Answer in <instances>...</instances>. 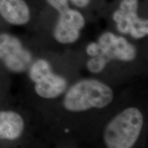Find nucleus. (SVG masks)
<instances>
[{
  "instance_id": "1",
  "label": "nucleus",
  "mask_w": 148,
  "mask_h": 148,
  "mask_svg": "<svg viewBox=\"0 0 148 148\" xmlns=\"http://www.w3.org/2000/svg\"><path fill=\"white\" fill-rule=\"evenodd\" d=\"M112 99L113 92L107 85L95 79H85L68 90L64 106L70 111L79 112L92 108H104Z\"/></svg>"
},
{
  "instance_id": "2",
  "label": "nucleus",
  "mask_w": 148,
  "mask_h": 148,
  "mask_svg": "<svg viewBox=\"0 0 148 148\" xmlns=\"http://www.w3.org/2000/svg\"><path fill=\"white\" fill-rule=\"evenodd\" d=\"M143 124V117L138 109H125L106 126L105 143L109 148L132 147L139 136Z\"/></svg>"
},
{
  "instance_id": "3",
  "label": "nucleus",
  "mask_w": 148,
  "mask_h": 148,
  "mask_svg": "<svg viewBox=\"0 0 148 148\" xmlns=\"http://www.w3.org/2000/svg\"><path fill=\"white\" fill-rule=\"evenodd\" d=\"M32 63V55L16 35L0 32V66L12 73L27 71Z\"/></svg>"
},
{
  "instance_id": "4",
  "label": "nucleus",
  "mask_w": 148,
  "mask_h": 148,
  "mask_svg": "<svg viewBox=\"0 0 148 148\" xmlns=\"http://www.w3.org/2000/svg\"><path fill=\"white\" fill-rule=\"evenodd\" d=\"M138 0H122L119 9L113 14L118 30L123 34H130L133 38H141L148 34V21L137 15Z\"/></svg>"
},
{
  "instance_id": "5",
  "label": "nucleus",
  "mask_w": 148,
  "mask_h": 148,
  "mask_svg": "<svg viewBox=\"0 0 148 148\" xmlns=\"http://www.w3.org/2000/svg\"><path fill=\"white\" fill-rule=\"evenodd\" d=\"M99 44L102 47L104 57L108 60L116 59L131 61L136 57L135 47L122 36H117L111 32L103 34L99 38Z\"/></svg>"
},
{
  "instance_id": "6",
  "label": "nucleus",
  "mask_w": 148,
  "mask_h": 148,
  "mask_svg": "<svg viewBox=\"0 0 148 148\" xmlns=\"http://www.w3.org/2000/svg\"><path fill=\"white\" fill-rule=\"evenodd\" d=\"M25 129V120L20 112L0 108V143L17 141L23 136Z\"/></svg>"
},
{
  "instance_id": "7",
  "label": "nucleus",
  "mask_w": 148,
  "mask_h": 148,
  "mask_svg": "<svg viewBox=\"0 0 148 148\" xmlns=\"http://www.w3.org/2000/svg\"><path fill=\"white\" fill-rule=\"evenodd\" d=\"M0 16L11 25H23L30 19V12L24 0H0Z\"/></svg>"
},
{
  "instance_id": "8",
  "label": "nucleus",
  "mask_w": 148,
  "mask_h": 148,
  "mask_svg": "<svg viewBox=\"0 0 148 148\" xmlns=\"http://www.w3.org/2000/svg\"><path fill=\"white\" fill-rule=\"evenodd\" d=\"M66 88V81L62 77L50 73L39 82L35 83L37 95L43 98H54L59 96Z\"/></svg>"
},
{
  "instance_id": "9",
  "label": "nucleus",
  "mask_w": 148,
  "mask_h": 148,
  "mask_svg": "<svg viewBox=\"0 0 148 148\" xmlns=\"http://www.w3.org/2000/svg\"><path fill=\"white\" fill-rule=\"evenodd\" d=\"M84 18L78 11L70 9L60 12V16L56 25L67 27L69 29L80 30L84 26Z\"/></svg>"
},
{
  "instance_id": "10",
  "label": "nucleus",
  "mask_w": 148,
  "mask_h": 148,
  "mask_svg": "<svg viewBox=\"0 0 148 148\" xmlns=\"http://www.w3.org/2000/svg\"><path fill=\"white\" fill-rule=\"evenodd\" d=\"M27 70L29 79L34 83L39 82L51 73L50 64L43 59H38L34 62H32Z\"/></svg>"
},
{
  "instance_id": "11",
  "label": "nucleus",
  "mask_w": 148,
  "mask_h": 148,
  "mask_svg": "<svg viewBox=\"0 0 148 148\" xmlns=\"http://www.w3.org/2000/svg\"><path fill=\"white\" fill-rule=\"evenodd\" d=\"M55 38L60 43H71L79 38V30L69 29L67 27L56 25L53 32Z\"/></svg>"
},
{
  "instance_id": "12",
  "label": "nucleus",
  "mask_w": 148,
  "mask_h": 148,
  "mask_svg": "<svg viewBox=\"0 0 148 148\" xmlns=\"http://www.w3.org/2000/svg\"><path fill=\"white\" fill-rule=\"evenodd\" d=\"M108 59L103 56H94L87 62V68L92 73H99L104 69Z\"/></svg>"
},
{
  "instance_id": "13",
  "label": "nucleus",
  "mask_w": 148,
  "mask_h": 148,
  "mask_svg": "<svg viewBox=\"0 0 148 148\" xmlns=\"http://www.w3.org/2000/svg\"><path fill=\"white\" fill-rule=\"evenodd\" d=\"M86 53L91 56H103L104 57V52L102 47L99 43L91 42L87 46L86 49Z\"/></svg>"
},
{
  "instance_id": "14",
  "label": "nucleus",
  "mask_w": 148,
  "mask_h": 148,
  "mask_svg": "<svg viewBox=\"0 0 148 148\" xmlns=\"http://www.w3.org/2000/svg\"><path fill=\"white\" fill-rule=\"evenodd\" d=\"M47 1L56 10H58L59 13L69 8L67 0H47Z\"/></svg>"
},
{
  "instance_id": "15",
  "label": "nucleus",
  "mask_w": 148,
  "mask_h": 148,
  "mask_svg": "<svg viewBox=\"0 0 148 148\" xmlns=\"http://www.w3.org/2000/svg\"><path fill=\"white\" fill-rule=\"evenodd\" d=\"M74 4H75L78 7H85L90 2V0H71Z\"/></svg>"
},
{
  "instance_id": "16",
  "label": "nucleus",
  "mask_w": 148,
  "mask_h": 148,
  "mask_svg": "<svg viewBox=\"0 0 148 148\" xmlns=\"http://www.w3.org/2000/svg\"><path fill=\"white\" fill-rule=\"evenodd\" d=\"M1 97H0V108H1Z\"/></svg>"
}]
</instances>
